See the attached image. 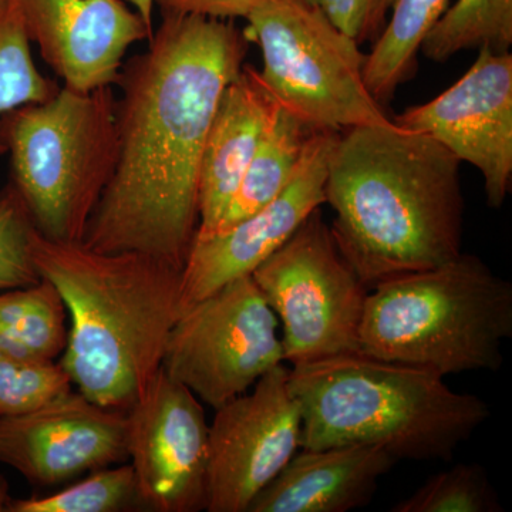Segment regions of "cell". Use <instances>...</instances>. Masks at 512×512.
Listing matches in <instances>:
<instances>
[{
	"label": "cell",
	"mask_w": 512,
	"mask_h": 512,
	"mask_svg": "<svg viewBox=\"0 0 512 512\" xmlns=\"http://www.w3.org/2000/svg\"><path fill=\"white\" fill-rule=\"evenodd\" d=\"M32 258L72 318L60 365L80 393L126 412L163 365L181 271L141 252H100L33 231Z\"/></svg>",
	"instance_id": "3"
},
{
	"label": "cell",
	"mask_w": 512,
	"mask_h": 512,
	"mask_svg": "<svg viewBox=\"0 0 512 512\" xmlns=\"http://www.w3.org/2000/svg\"><path fill=\"white\" fill-rule=\"evenodd\" d=\"M359 45L376 40L396 0H305Z\"/></svg>",
	"instance_id": "27"
},
{
	"label": "cell",
	"mask_w": 512,
	"mask_h": 512,
	"mask_svg": "<svg viewBox=\"0 0 512 512\" xmlns=\"http://www.w3.org/2000/svg\"><path fill=\"white\" fill-rule=\"evenodd\" d=\"M248 512H349L372 503L380 478L397 463L377 446L301 448Z\"/></svg>",
	"instance_id": "17"
},
{
	"label": "cell",
	"mask_w": 512,
	"mask_h": 512,
	"mask_svg": "<svg viewBox=\"0 0 512 512\" xmlns=\"http://www.w3.org/2000/svg\"><path fill=\"white\" fill-rule=\"evenodd\" d=\"M12 2L47 66L82 92L116 83L128 47L153 35L123 0Z\"/></svg>",
	"instance_id": "15"
},
{
	"label": "cell",
	"mask_w": 512,
	"mask_h": 512,
	"mask_svg": "<svg viewBox=\"0 0 512 512\" xmlns=\"http://www.w3.org/2000/svg\"><path fill=\"white\" fill-rule=\"evenodd\" d=\"M208 429L198 397L161 367L127 410L138 504L157 512L205 510Z\"/></svg>",
	"instance_id": "11"
},
{
	"label": "cell",
	"mask_w": 512,
	"mask_h": 512,
	"mask_svg": "<svg viewBox=\"0 0 512 512\" xmlns=\"http://www.w3.org/2000/svg\"><path fill=\"white\" fill-rule=\"evenodd\" d=\"M439 141L480 171L487 204L503 207L512 184V55L480 47L473 66L450 89L392 120Z\"/></svg>",
	"instance_id": "12"
},
{
	"label": "cell",
	"mask_w": 512,
	"mask_h": 512,
	"mask_svg": "<svg viewBox=\"0 0 512 512\" xmlns=\"http://www.w3.org/2000/svg\"><path fill=\"white\" fill-rule=\"evenodd\" d=\"M505 508L485 468L458 463L434 474L392 512H503Z\"/></svg>",
	"instance_id": "23"
},
{
	"label": "cell",
	"mask_w": 512,
	"mask_h": 512,
	"mask_svg": "<svg viewBox=\"0 0 512 512\" xmlns=\"http://www.w3.org/2000/svg\"><path fill=\"white\" fill-rule=\"evenodd\" d=\"M288 383L308 450L377 446L397 461H447L490 417L443 376L360 350L292 366Z\"/></svg>",
	"instance_id": "4"
},
{
	"label": "cell",
	"mask_w": 512,
	"mask_h": 512,
	"mask_svg": "<svg viewBox=\"0 0 512 512\" xmlns=\"http://www.w3.org/2000/svg\"><path fill=\"white\" fill-rule=\"evenodd\" d=\"M32 217L12 183L0 191V291L40 281L32 258Z\"/></svg>",
	"instance_id": "26"
},
{
	"label": "cell",
	"mask_w": 512,
	"mask_h": 512,
	"mask_svg": "<svg viewBox=\"0 0 512 512\" xmlns=\"http://www.w3.org/2000/svg\"><path fill=\"white\" fill-rule=\"evenodd\" d=\"M37 70L28 33L12 0H0V116L30 103H42L59 90ZM0 143V154H5Z\"/></svg>",
	"instance_id": "22"
},
{
	"label": "cell",
	"mask_w": 512,
	"mask_h": 512,
	"mask_svg": "<svg viewBox=\"0 0 512 512\" xmlns=\"http://www.w3.org/2000/svg\"><path fill=\"white\" fill-rule=\"evenodd\" d=\"M511 45L512 0H457L430 30L420 52L443 63L466 50L510 52Z\"/></svg>",
	"instance_id": "21"
},
{
	"label": "cell",
	"mask_w": 512,
	"mask_h": 512,
	"mask_svg": "<svg viewBox=\"0 0 512 512\" xmlns=\"http://www.w3.org/2000/svg\"><path fill=\"white\" fill-rule=\"evenodd\" d=\"M66 305L52 282L0 291V350L36 360H56L67 345Z\"/></svg>",
	"instance_id": "19"
},
{
	"label": "cell",
	"mask_w": 512,
	"mask_h": 512,
	"mask_svg": "<svg viewBox=\"0 0 512 512\" xmlns=\"http://www.w3.org/2000/svg\"><path fill=\"white\" fill-rule=\"evenodd\" d=\"M251 276L284 329L286 362L359 350L369 289L340 254L320 208Z\"/></svg>",
	"instance_id": "8"
},
{
	"label": "cell",
	"mask_w": 512,
	"mask_h": 512,
	"mask_svg": "<svg viewBox=\"0 0 512 512\" xmlns=\"http://www.w3.org/2000/svg\"><path fill=\"white\" fill-rule=\"evenodd\" d=\"M512 338V284L477 255L394 276L367 293L365 355L446 377L503 366Z\"/></svg>",
	"instance_id": "5"
},
{
	"label": "cell",
	"mask_w": 512,
	"mask_h": 512,
	"mask_svg": "<svg viewBox=\"0 0 512 512\" xmlns=\"http://www.w3.org/2000/svg\"><path fill=\"white\" fill-rule=\"evenodd\" d=\"M460 164L433 137L393 121L339 134L325 184L329 227L369 291L463 252Z\"/></svg>",
	"instance_id": "2"
},
{
	"label": "cell",
	"mask_w": 512,
	"mask_h": 512,
	"mask_svg": "<svg viewBox=\"0 0 512 512\" xmlns=\"http://www.w3.org/2000/svg\"><path fill=\"white\" fill-rule=\"evenodd\" d=\"M272 0H156L161 13L205 16L212 19H247Z\"/></svg>",
	"instance_id": "28"
},
{
	"label": "cell",
	"mask_w": 512,
	"mask_h": 512,
	"mask_svg": "<svg viewBox=\"0 0 512 512\" xmlns=\"http://www.w3.org/2000/svg\"><path fill=\"white\" fill-rule=\"evenodd\" d=\"M116 84L117 160L84 234L100 252H141L183 271L197 234L202 148L248 39L229 20L161 13Z\"/></svg>",
	"instance_id": "1"
},
{
	"label": "cell",
	"mask_w": 512,
	"mask_h": 512,
	"mask_svg": "<svg viewBox=\"0 0 512 512\" xmlns=\"http://www.w3.org/2000/svg\"><path fill=\"white\" fill-rule=\"evenodd\" d=\"M72 387L55 360L26 359L0 350V417L33 412L72 392Z\"/></svg>",
	"instance_id": "25"
},
{
	"label": "cell",
	"mask_w": 512,
	"mask_h": 512,
	"mask_svg": "<svg viewBox=\"0 0 512 512\" xmlns=\"http://www.w3.org/2000/svg\"><path fill=\"white\" fill-rule=\"evenodd\" d=\"M339 134L313 130L292 180L271 204L225 231L194 239L181 271V312L229 282L251 275L326 204L329 158Z\"/></svg>",
	"instance_id": "13"
},
{
	"label": "cell",
	"mask_w": 512,
	"mask_h": 512,
	"mask_svg": "<svg viewBox=\"0 0 512 512\" xmlns=\"http://www.w3.org/2000/svg\"><path fill=\"white\" fill-rule=\"evenodd\" d=\"M126 460L127 413L101 407L80 392L0 417V463L33 485L53 487Z\"/></svg>",
	"instance_id": "14"
},
{
	"label": "cell",
	"mask_w": 512,
	"mask_h": 512,
	"mask_svg": "<svg viewBox=\"0 0 512 512\" xmlns=\"http://www.w3.org/2000/svg\"><path fill=\"white\" fill-rule=\"evenodd\" d=\"M313 130L316 128L278 103L214 234L251 217L285 190Z\"/></svg>",
	"instance_id": "18"
},
{
	"label": "cell",
	"mask_w": 512,
	"mask_h": 512,
	"mask_svg": "<svg viewBox=\"0 0 512 512\" xmlns=\"http://www.w3.org/2000/svg\"><path fill=\"white\" fill-rule=\"evenodd\" d=\"M261 47L259 77L285 109L318 130L390 123L363 76L359 43L305 0H272L247 18Z\"/></svg>",
	"instance_id": "7"
},
{
	"label": "cell",
	"mask_w": 512,
	"mask_h": 512,
	"mask_svg": "<svg viewBox=\"0 0 512 512\" xmlns=\"http://www.w3.org/2000/svg\"><path fill=\"white\" fill-rule=\"evenodd\" d=\"M288 379L289 369L276 366L251 393L215 410L208 429V512H248L256 495L295 456L301 412Z\"/></svg>",
	"instance_id": "10"
},
{
	"label": "cell",
	"mask_w": 512,
	"mask_h": 512,
	"mask_svg": "<svg viewBox=\"0 0 512 512\" xmlns=\"http://www.w3.org/2000/svg\"><path fill=\"white\" fill-rule=\"evenodd\" d=\"M450 0H396L392 18L366 55L365 83L380 104L413 76L424 39L439 22Z\"/></svg>",
	"instance_id": "20"
},
{
	"label": "cell",
	"mask_w": 512,
	"mask_h": 512,
	"mask_svg": "<svg viewBox=\"0 0 512 512\" xmlns=\"http://www.w3.org/2000/svg\"><path fill=\"white\" fill-rule=\"evenodd\" d=\"M138 504L131 464L104 467L47 497L12 498L9 512H119ZM140 505V504H138Z\"/></svg>",
	"instance_id": "24"
},
{
	"label": "cell",
	"mask_w": 512,
	"mask_h": 512,
	"mask_svg": "<svg viewBox=\"0 0 512 512\" xmlns=\"http://www.w3.org/2000/svg\"><path fill=\"white\" fill-rule=\"evenodd\" d=\"M278 326L252 276H242L180 313L161 367L217 410L282 365Z\"/></svg>",
	"instance_id": "9"
},
{
	"label": "cell",
	"mask_w": 512,
	"mask_h": 512,
	"mask_svg": "<svg viewBox=\"0 0 512 512\" xmlns=\"http://www.w3.org/2000/svg\"><path fill=\"white\" fill-rule=\"evenodd\" d=\"M127 2L130 3L138 15H140V18L146 23L147 28L150 29L151 32H154L153 12L154 6H156V0H127Z\"/></svg>",
	"instance_id": "29"
},
{
	"label": "cell",
	"mask_w": 512,
	"mask_h": 512,
	"mask_svg": "<svg viewBox=\"0 0 512 512\" xmlns=\"http://www.w3.org/2000/svg\"><path fill=\"white\" fill-rule=\"evenodd\" d=\"M10 503H12V497H10L8 480L0 474V512H9Z\"/></svg>",
	"instance_id": "30"
},
{
	"label": "cell",
	"mask_w": 512,
	"mask_h": 512,
	"mask_svg": "<svg viewBox=\"0 0 512 512\" xmlns=\"http://www.w3.org/2000/svg\"><path fill=\"white\" fill-rule=\"evenodd\" d=\"M0 143L36 231L52 241L82 242L116 167L111 86L82 92L63 84L42 103L2 114Z\"/></svg>",
	"instance_id": "6"
},
{
	"label": "cell",
	"mask_w": 512,
	"mask_h": 512,
	"mask_svg": "<svg viewBox=\"0 0 512 512\" xmlns=\"http://www.w3.org/2000/svg\"><path fill=\"white\" fill-rule=\"evenodd\" d=\"M276 106L278 101L249 64L225 87L202 148L195 238L214 234Z\"/></svg>",
	"instance_id": "16"
}]
</instances>
